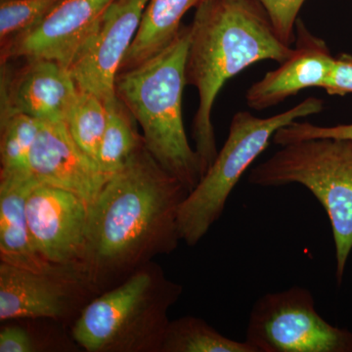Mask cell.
<instances>
[{
	"instance_id": "obj_5",
	"label": "cell",
	"mask_w": 352,
	"mask_h": 352,
	"mask_svg": "<svg viewBox=\"0 0 352 352\" xmlns=\"http://www.w3.org/2000/svg\"><path fill=\"white\" fill-rule=\"evenodd\" d=\"M249 182L263 187L300 184L327 212L336 251V279L342 284L352 250V139L312 138L281 146L252 168Z\"/></svg>"
},
{
	"instance_id": "obj_20",
	"label": "cell",
	"mask_w": 352,
	"mask_h": 352,
	"mask_svg": "<svg viewBox=\"0 0 352 352\" xmlns=\"http://www.w3.org/2000/svg\"><path fill=\"white\" fill-rule=\"evenodd\" d=\"M65 124L76 144L97 164L107 124L105 103L94 94L78 88Z\"/></svg>"
},
{
	"instance_id": "obj_9",
	"label": "cell",
	"mask_w": 352,
	"mask_h": 352,
	"mask_svg": "<svg viewBox=\"0 0 352 352\" xmlns=\"http://www.w3.org/2000/svg\"><path fill=\"white\" fill-rule=\"evenodd\" d=\"M25 214L32 245L39 256L83 275L89 217L85 201L67 190L38 183L28 196Z\"/></svg>"
},
{
	"instance_id": "obj_8",
	"label": "cell",
	"mask_w": 352,
	"mask_h": 352,
	"mask_svg": "<svg viewBox=\"0 0 352 352\" xmlns=\"http://www.w3.org/2000/svg\"><path fill=\"white\" fill-rule=\"evenodd\" d=\"M95 296L80 271L64 267L53 272L39 273L0 263L1 322L15 319H76Z\"/></svg>"
},
{
	"instance_id": "obj_6",
	"label": "cell",
	"mask_w": 352,
	"mask_h": 352,
	"mask_svg": "<svg viewBox=\"0 0 352 352\" xmlns=\"http://www.w3.org/2000/svg\"><path fill=\"white\" fill-rule=\"evenodd\" d=\"M322 110L323 101L309 97L270 118L256 117L245 111L236 113L223 147L180 206L177 219L180 240L194 247L203 239L221 217L240 178L267 148L278 129Z\"/></svg>"
},
{
	"instance_id": "obj_11",
	"label": "cell",
	"mask_w": 352,
	"mask_h": 352,
	"mask_svg": "<svg viewBox=\"0 0 352 352\" xmlns=\"http://www.w3.org/2000/svg\"><path fill=\"white\" fill-rule=\"evenodd\" d=\"M112 1L62 0L38 24L4 41L2 63L16 58L44 59L69 69Z\"/></svg>"
},
{
	"instance_id": "obj_15",
	"label": "cell",
	"mask_w": 352,
	"mask_h": 352,
	"mask_svg": "<svg viewBox=\"0 0 352 352\" xmlns=\"http://www.w3.org/2000/svg\"><path fill=\"white\" fill-rule=\"evenodd\" d=\"M36 184L30 173L0 175V259L36 272H53L64 266L47 263L39 256L28 226L25 204Z\"/></svg>"
},
{
	"instance_id": "obj_10",
	"label": "cell",
	"mask_w": 352,
	"mask_h": 352,
	"mask_svg": "<svg viewBox=\"0 0 352 352\" xmlns=\"http://www.w3.org/2000/svg\"><path fill=\"white\" fill-rule=\"evenodd\" d=\"M149 0H113L69 71L76 87L104 103L116 96V80L138 34Z\"/></svg>"
},
{
	"instance_id": "obj_1",
	"label": "cell",
	"mask_w": 352,
	"mask_h": 352,
	"mask_svg": "<svg viewBox=\"0 0 352 352\" xmlns=\"http://www.w3.org/2000/svg\"><path fill=\"white\" fill-rule=\"evenodd\" d=\"M189 191L143 145L89 208L82 272L95 295L177 249L178 212Z\"/></svg>"
},
{
	"instance_id": "obj_24",
	"label": "cell",
	"mask_w": 352,
	"mask_h": 352,
	"mask_svg": "<svg viewBox=\"0 0 352 352\" xmlns=\"http://www.w3.org/2000/svg\"><path fill=\"white\" fill-rule=\"evenodd\" d=\"M322 89L328 94L344 96L352 94V56L342 54L335 57L332 71Z\"/></svg>"
},
{
	"instance_id": "obj_12",
	"label": "cell",
	"mask_w": 352,
	"mask_h": 352,
	"mask_svg": "<svg viewBox=\"0 0 352 352\" xmlns=\"http://www.w3.org/2000/svg\"><path fill=\"white\" fill-rule=\"evenodd\" d=\"M29 170L39 184L72 192L89 208L109 179L76 144L65 122H43L30 155Z\"/></svg>"
},
{
	"instance_id": "obj_4",
	"label": "cell",
	"mask_w": 352,
	"mask_h": 352,
	"mask_svg": "<svg viewBox=\"0 0 352 352\" xmlns=\"http://www.w3.org/2000/svg\"><path fill=\"white\" fill-rule=\"evenodd\" d=\"M182 291L151 261L88 302L74 321L73 339L88 352H162L168 310Z\"/></svg>"
},
{
	"instance_id": "obj_18",
	"label": "cell",
	"mask_w": 352,
	"mask_h": 352,
	"mask_svg": "<svg viewBox=\"0 0 352 352\" xmlns=\"http://www.w3.org/2000/svg\"><path fill=\"white\" fill-rule=\"evenodd\" d=\"M0 111V175L30 173V155L43 122L7 106Z\"/></svg>"
},
{
	"instance_id": "obj_22",
	"label": "cell",
	"mask_w": 352,
	"mask_h": 352,
	"mask_svg": "<svg viewBox=\"0 0 352 352\" xmlns=\"http://www.w3.org/2000/svg\"><path fill=\"white\" fill-rule=\"evenodd\" d=\"M326 138L352 139V124L320 126L307 122L295 120L288 126L278 129L273 136V142L283 146L307 139Z\"/></svg>"
},
{
	"instance_id": "obj_3",
	"label": "cell",
	"mask_w": 352,
	"mask_h": 352,
	"mask_svg": "<svg viewBox=\"0 0 352 352\" xmlns=\"http://www.w3.org/2000/svg\"><path fill=\"white\" fill-rule=\"evenodd\" d=\"M189 38L190 28L182 27L163 50L133 68L120 72L116 94L142 129L146 149L190 193L200 182L203 171L183 124Z\"/></svg>"
},
{
	"instance_id": "obj_7",
	"label": "cell",
	"mask_w": 352,
	"mask_h": 352,
	"mask_svg": "<svg viewBox=\"0 0 352 352\" xmlns=\"http://www.w3.org/2000/svg\"><path fill=\"white\" fill-rule=\"evenodd\" d=\"M245 342L254 352H352V332L328 323L311 292L300 286L254 302Z\"/></svg>"
},
{
	"instance_id": "obj_25",
	"label": "cell",
	"mask_w": 352,
	"mask_h": 352,
	"mask_svg": "<svg viewBox=\"0 0 352 352\" xmlns=\"http://www.w3.org/2000/svg\"><path fill=\"white\" fill-rule=\"evenodd\" d=\"M38 344L27 329L6 326L0 331V352L38 351Z\"/></svg>"
},
{
	"instance_id": "obj_23",
	"label": "cell",
	"mask_w": 352,
	"mask_h": 352,
	"mask_svg": "<svg viewBox=\"0 0 352 352\" xmlns=\"http://www.w3.org/2000/svg\"><path fill=\"white\" fill-rule=\"evenodd\" d=\"M305 0H258L267 13L278 36L291 46L295 41V27Z\"/></svg>"
},
{
	"instance_id": "obj_13",
	"label": "cell",
	"mask_w": 352,
	"mask_h": 352,
	"mask_svg": "<svg viewBox=\"0 0 352 352\" xmlns=\"http://www.w3.org/2000/svg\"><path fill=\"white\" fill-rule=\"evenodd\" d=\"M78 87L68 69L50 60H27L13 78L2 72L1 106L41 122H65Z\"/></svg>"
},
{
	"instance_id": "obj_14",
	"label": "cell",
	"mask_w": 352,
	"mask_h": 352,
	"mask_svg": "<svg viewBox=\"0 0 352 352\" xmlns=\"http://www.w3.org/2000/svg\"><path fill=\"white\" fill-rule=\"evenodd\" d=\"M296 47L288 60L268 72L245 94L247 105L254 110H265L282 103L307 88H322L332 71L335 57L322 39L310 34L298 22Z\"/></svg>"
},
{
	"instance_id": "obj_16",
	"label": "cell",
	"mask_w": 352,
	"mask_h": 352,
	"mask_svg": "<svg viewBox=\"0 0 352 352\" xmlns=\"http://www.w3.org/2000/svg\"><path fill=\"white\" fill-rule=\"evenodd\" d=\"M203 0H149L120 72L126 71L163 50L179 32L182 18Z\"/></svg>"
},
{
	"instance_id": "obj_21",
	"label": "cell",
	"mask_w": 352,
	"mask_h": 352,
	"mask_svg": "<svg viewBox=\"0 0 352 352\" xmlns=\"http://www.w3.org/2000/svg\"><path fill=\"white\" fill-rule=\"evenodd\" d=\"M62 0H2L0 38L2 43L31 29Z\"/></svg>"
},
{
	"instance_id": "obj_2",
	"label": "cell",
	"mask_w": 352,
	"mask_h": 352,
	"mask_svg": "<svg viewBox=\"0 0 352 352\" xmlns=\"http://www.w3.org/2000/svg\"><path fill=\"white\" fill-rule=\"evenodd\" d=\"M189 28L185 76L198 91L193 138L204 176L219 153L212 113L220 90L259 61L284 63L295 48L280 38L258 0H203Z\"/></svg>"
},
{
	"instance_id": "obj_19",
	"label": "cell",
	"mask_w": 352,
	"mask_h": 352,
	"mask_svg": "<svg viewBox=\"0 0 352 352\" xmlns=\"http://www.w3.org/2000/svg\"><path fill=\"white\" fill-rule=\"evenodd\" d=\"M162 352H254L248 342L221 335L207 322L183 316L170 322Z\"/></svg>"
},
{
	"instance_id": "obj_17",
	"label": "cell",
	"mask_w": 352,
	"mask_h": 352,
	"mask_svg": "<svg viewBox=\"0 0 352 352\" xmlns=\"http://www.w3.org/2000/svg\"><path fill=\"white\" fill-rule=\"evenodd\" d=\"M107 124L102 138L97 164L108 178L126 166L131 157L144 145L129 108L116 95L105 103Z\"/></svg>"
}]
</instances>
